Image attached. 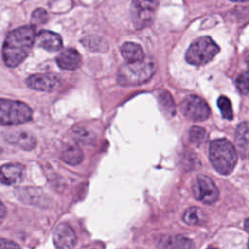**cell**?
<instances>
[{
	"label": "cell",
	"instance_id": "cell-1",
	"mask_svg": "<svg viewBox=\"0 0 249 249\" xmlns=\"http://www.w3.org/2000/svg\"><path fill=\"white\" fill-rule=\"evenodd\" d=\"M35 42V28L24 25L10 32L3 44L2 56L8 67H17L30 53Z\"/></svg>",
	"mask_w": 249,
	"mask_h": 249
},
{
	"label": "cell",
	"instance_id": "cell-2",
	"mask_svg": "<svg viewBox=\"0 0 249 249\" xmlns=\"http://www.w3.org/2000/svg\"><path fill=\"white\" fill-rule=\"evenodd\" d=\"M156 70V63L151 58L137 62H125L118 71L117 81L121 86H136L151 79Z\"/></svg>",
	"mask_w": 249,
	"mask_h": 249
},
{
	"label": "cell",
	"instance_id": "cell-3",
	"mask_svg": "<svg viewBox=\"0 0 249 249\" xmlns=\"http://www.w3.org/2000/svg\"><path fill=\"white\" fill-rule=\"evenodd\" d=\"M209 160L219 173L227 175L233 170L237 161V155L229 140L216 139L209 145Z\"/></svg>",
	"mask_w": 249,
	"mask_h": 249
},
{
	"label": "cell",
	"instance_id": "cell-4",
	"mask_svg": "<svg viewBox=\"0 0 249 249\" xmlns=\"http://www.w3.org/2000/svg\"><path fill=\"white\" fill-rule=\"evenodd\" d=\"M32 110L24 102L0 98V125H16L29 122Z\"/></svg>",
	"mask_w": 249,
	"mask_h": 249
},
{
	"label": "cell",
	"instance_id": "cell-5",
	"mask_svg": "<svg viewBox=\"0 0 249 249\" xmlns=\"http://www.w3.org/2000/svg\"><path fill=\"white\" fill-rule=\"evenodd\" d=\"M218 53L219 47L210 37H200L189 47L186 60L190 64L199 66L209 62Z\"/></svg>",
	"mask_w": 249,
	"mask_h": 249
},
{
	"label": "cell",
	"instance_id": "cell-6",
	"mask_svg": "<svg viewBox=\"0 0 249 249\" xmlns=\"http://www.w3.org/2000/svg\"><path fill=\"white\" fill-rule=\"evenodd\" d=\"M157 8V0H132L131 18L134 27L142 29L149 26L154 20Z\"/></svg>",
	"mask_w": 249,
	"mask_h": 249
},
{
	"label": "cell",
	"instance_id": "cell-7",
	"mask_svg": "<svg viewBox=\"0 0 249 249\" xmlns=\"http://www.w3.org/2000/svg\"><path fill=\"white\" fill-rule=\"evenodd\" d=\"M192 192L194 196L205 203L212 204L219 197V191L211 178L206 175L198 174L192 183Z\"/></svg>",
	"mask_w": 249,
	"mask_h": 249
},
{
	"label": "cell",
	"instance_id": "cell-8",
	"mask_svg": "<svg viewBox=\"0 0 249 249\" xmlns=\"http://www.w3.org/2000/svg\"><path fill=\"white\" fill-rule=\"evenodd\" d=\"M180 110L188 120L195 122L206 120L210 115L208 104L197 95H188L181 102Z\"/></svg>",
	"mask_w": 249,
	"mask_h": 249
},
{
	"label": "cell",
	"instance_id": "cell-9",
	"mask_svg": "<svg viewBox=\"0 0 249 249\" xmlns=\"http://www.w3.org/2000/svg\"><path fill=\"white\" fill-rule=\"evenodd\" d=\"M53 241L57 249H73L76 245L77 237L70 226L61 223L53 231Z\"/></svg>",
	"mask_w": 249,
	"mask_h": 249
},
{
	"label": "cell",
	"instance_id": "cell-10",
	"mask_svg": "<svg viewBox=\"0 0 249 249\" xmlns=\"http://www.w3.org/2000/svg\"><path fill=\"white\" fill-rule=\"evenodd\" d=\"M60 83L59 77L54 74H34L26 79V85L35 90L52 91Z\"/></svg>",
	"mask_w": 249,
	"mask_h": 249
},
{
	"label": "cell",
	"instance_id": "cell-11",
	"mask_svg": "<svg viewBox=\"0 0 249 249\" xmlns=\"http://www.w3.org/2000/svg\"><path fill=\"white\" fill-rule=\"evenodd\" d=\"M24 166L20 163H7L0 166V182L4 185H16L22 180Z\"/></svg>",
	"mask_w": 249,
	"mask_h": 249
},
{
	"label": "cell",
	"instance_id": "cell-12",
	"mask_svg": "<svg viewBox=\"0 0 249 249\" xmlns=\"http://www.w3.org/2000/svg\"><path fill=\"white\" fill-rule=\"evenodd\" d=\"M159 249H194V242L183 235H160L157 239Z\"/></svg>",
	"mask_w": 249,
	"mask_h": 249
},
{
	"label": "cell",
	"instance_id": "cell-13",
	"mask_svg": "<svg viewBox=\"0 0 249 249\" xmlns=\"http://www.w3.org/2000/svg\"><path fill=\"white\" fill-rule=\"evenodd\" d=\"M5 139L10 144L25 151H30L36 146L35 136L27 131H14L7 134L5 136Z\"/></svg>",
	"mask_w": 249,
	"mask_h": 249
},
{
	"label": "cell",
	"instance_id": "cell-14",
	"mask_svg": "<svg viewBox=\"0 0 249 249\" xmlns=\"http://www.w3.org/2000/svg\"><path fill=\"white\" fill-rule=\"evenodd\" d=\"M57 65L64 70H75L82 64V56L75 49H66L56 57Z\"/></svg>",
	"mask_w": 249,
	"mask_h": 249
},
{
	"label": "cell",
	"instance_id": "cell-15",
	"mask_svg": "<svg viewBox=\"0 0 249 249\" xmlns=\"http://www.w3.org/2000/svg\"><path fill=\"white\" fill-rule=\"evenodd\" d=\"M37 44L48 52H56L62 48V39L55 32L43 30L37 36Z\"/></svg>",
	"mask_w": 249,
	"mask_h": 249
},
{
	"label": "cell",
	"instance_id": "cell-16",
	"mask_svg": "<svg viewBox=\"0 0 249 249\" xmlns=\"http://www.w3.org/2000/svg\"><path fill=\"white\" fill-rule=\"evenodd\" d=\"M121 53L125 62H137L145 58L143 49L140 45L133 42H125L121 48Z\"/></svg>",
	"mask_w": 249,
	"mask_h": 249
},
{
	"label": "cell",
	"instance_id": "cell-17",
	"mask_svg": "<svg viewBox=\"0 0 249 249\" xmlns=\"http://www.w3.org/2000/svg\"><path fill=\"white\" fill-rule=\"evenodd\" d=\"M60 157L66 163L77 165L82 162L84 154L82 149L77 144H66L61 150Z\"/></svg>",
	"mask_w": 249,
	"mask_h": 249
},
{
	"label": "cell",
	"instance_id": "cell-18",
	"mask_svg": "<svg viewBox=\"0 0 249 249\" xmlns=\"http://www.w3.org/2000/svg\"><path fill=\"white\" fill-rule=\"evenodd\" d=\"M158 101H159L160 110L166 117L170 118L174 116L176 112V107H175L174 100L168 91L164 89L160 90L158 94Z\"/></svg>",
	"mask_w": 249,
	"mask_h": 249
},
{
	"label": "cell",
	"instance_id": "cell-19",
	"mask_svg": "<svg viewBox=\"0 0 249 249\" xmlns=\"http://www.w3.org/2000/svg\"><path fill=\"white\" fill-rule=\"evenodd\" d=\"M183 220L188 225H192V226L202 225L206 221V215L199 207L193 206L188 208L184 212Z\"/></svg>",
	"mask_w": 249,
	"mask_h": 249
},
{
	"label": "cell",
	"instance_id": "cell-20",
	"mask_svg": "<svg viewBox=\"0 0 249 249\" xmlns=\"http://www.w3.org/2000/svg\"><path fill=\"white\" fill-rule=\"evenodd\" d=\"M235 142L240 149H245L249 145V124L242 123L235 132Z\"/></svg>",
	"mask_w": 249,
	"mask_h": 249
},
{
	"label": "cell",
	"instance_id": "cell-21",
	"mask_svg": "<svg viewBox=\"0 0 249 249\" xmlns=\"http://www.w3.org/2000/svg\"><path fill=\"white\" fill-rule=\"evenodd\" d=\"M73 138L80 143L90 144L94 141L95 135L85 127H75L73 128Z\"/></svg>",
	"mask_w": 249,
	"mask_h": 249
},
{
	"label": "cell",
	"instance_id": "cell-22",
	"mask_svg": "<svg viewBox=\"0 0 249 249\" xmlns=\"http://www.w3.org/2000/svg\"><path fill=\"white\" fill-rule=\"evenodd\" d=\"M218 107L222 113L223 118L227 119V120H232L233 118V111H232V107H231V100L224 95H221L218 100Z\"/></svg>",
	"mask_w": 249,
	"mask_h": 249
},
{
	"label": "cell",
	"instance_id": "cell-23",
	"mask_svg": "<svg viewBox=\"0 0 249 249\" xmlns=\"http://www.w3.org/2000/svg\"><path fill=\"white\" fill-rule=\"evenodd\" d=\"M207 139V132L204 128L199 126H193L190 130V140L196 144L200 145L204 143Z\"/></svg>",
	"mask_w": 249,
	"mask_h": 249
},
{
	"label": "cell",
	"instance_id": "cell-24",
	"mask_svg": "<svg viewBox=\"0 0 249 249\" xmlns=\"http://www.w3.org/2000/svg\"><path fill=\"white\" fill-rule=\"evenodd\" d=\"M236 87L241 92H244V93L249 92V71L241 74L236 79Z\"/></svg>",
	"mask_w": 249,
	"mask_h": 249
},
{
	"label": "cell",
	"instance_id": "cell-25",
	"mask_svg": "<svg viewBox=\"0 0 249 249\" xmlns=\"http://www.w3.org/2000/svg\"><path fill=\"white\" fill-rule=\"evenodd\" d=\"M32 23L34 24H42L45 23L48 19V14L43 9H37L32 14Z\"/></svg>",
	"mask_w": 249,
	"mask_h": 249
},
{
	"label": "cell",
	"instance_id": "cell-26",
	"mask_svg": "<svg viewBox=\"0 0 249 249\" xmlns=\"http://www.w3.org/2000/svg\"><path fill=\"white\" fill-rule=\"evenodd\" d=\"M0 249H20V247L11 240L0 238Z\"/></svg>",
	"mask_w": 249,
	"mask_h": 249
},
{
	"label": "cell",
	"instance_id": "cell-27",
	"mask_svg": "<svg viewBox=\"0 0 249 249\" xmlns=\"http://www.w3.org/2000/svg\"><path fill=\"white\" fill-rule=\"evenodd\" d=\"M6 214H7V209H6V206L2 203V201L0 200V221H2L5 217H6Z\"/></svg>",
	"mask_w": 249,
	"mask_h": 249
},
{
	"label": "cell",
	"instance_id": "cell-28",
	"mask_svg": "<svg viewBox=\"0 0 249 249\" xmlns=\"http://www.w3.org/2000/svg\"><path fill=\"white\" fill-rule=\"evenodd\" d=\"M244 228H245V230L249 232V218L245 220V222H244Z\"/></svg>",
	"mask_w": 249,
	"mask_h": 249
},
{
	"label": "cell",
	"instance_id": "cell-29",
	"mask_svg": "<svg viewBox=\"0 0 249 249\" xmlns=\"http://www.w3.org/2000/svg\"><path fill=\"white\" fill-rule=\"evenodd\" d=\"M231 1H234V2H244V1H249V0H231Z\"/></svg>",
	"mask_w": 249,
	"mask_h": 249
},
{
	"label": "cell",
	"instance_id": "cell-30",
	"mask_svg": "<svg viewBox=\"0 0 249 249\" xmlns=\"http://www.w3.org/2000/svg\"><path fill=\"white\" fill-rule=\"evenodd\" d=\"M207 249H218V248H216V247H212V246H210V247H208Z\"/></svg>",
	"mask_w": 249,
	"mask_h": 249
},
{
	"label": "cell",
	"instance_id": "cell-31",
	"mask_svg": "<svg viewBox=\"0 0 249 249\" xmlns=\"http://www.w3.org/2000/svg\"><path fill=\"white\" fill-rule=\"evenodd\" d=\"M247 62L249 63V56H248V58H247Z\"/></svg>",
	"mask_w": 249,
	"mask_h": 249
},
{
	"label": "cell",
	"instance_id": "cell-32",
	"mask_svg": "<svg viewBox=\"0 0 249 249\" xmlns=\"http://www.w3.org/2000/svg\"><path fill=\"white\" fill-rule=\"evenodd\" d=\"M248 249H249V241H248Z\"/></svg>",
	"mask_w": 249,
	"mask_h": 249
}]
</instances>
